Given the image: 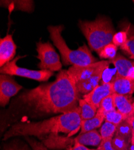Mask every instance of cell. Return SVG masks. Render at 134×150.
Listing matches in <instances>:
<instances>
[{
	"label": "cell",
	"instance_id": "cell-1",
	"mask_svg": "<svg viewBox=\"0 0 134 150\" xmlns=\"http://www.w3.org/2000/svg\"><path fill=\"white\" fill-rule=\"evenodd\" d=\"M79 93L67 70H61L56 79L23 91L12 100L1 115V133L18 122L63 114L79 106Z\"/></svg>",
	"mask_w": 134,
	"mask_h": 150
},
{
	"label": "cell",
	"instance_id": "cell-2",
	"mask_svg": "<svg viewBox=\"0 0 134 150\" xmlns=\"http://www.w3.org/2000/svg\"><path fill=\"white\" fill-rule=\"evenodd\" d=\"M80 108L39 122H18L4 134L3 141L15 136L38 137L40 139L53 133L67 134L70 137L80 129Z\"/></svg>",
	"mask_w": 134,
	"mask_h": 150
},
{
	"label": "cell",
	"instance_id": "cell-3",
	"mask_svg": "<svg viewBox=\"0 0 134 150\" xmlns=\"http://www.w3.org/2000/svg\"><path fill=\"white\" fill-rule=\"evenodd\" d=\"M63 30V25H50L48 27L51 39L62 55L63 64L72 66H86L97 62V59L92 55L86 45L76 50L70 49L62 35Z\"/></svg>",
	"mask_w": 134,
	"mask_h": 150
},
{
	"label": "cell",
	"instance_id": "cell-4",
	"mask_svg": "<svg viewBox=\"0 0 134 150\" xmlns=\"http://www.w3.org/2000/svg\"><path fill=\"white\" fill-rule=\"evenodd\" d=\"M79 27L91 49L97 53L113 43L115 30L111 19L106 16H98L93 21H79Z\"/></svg>",
	"mask_w": 134,
	"mask_h": 150
},
{
	"label": "cell",
	"instance_id": "cell-5",
	"mask_svg": "<svg viewBox=\"0 0 134 150\" xmlns=\"http://www.w3.org/2000/svg\"><path fill=\"white\" fill-rule=\"evenodd\" d=\"M23 57L22 56H17L13 60L1 67L0 73L1 74H8L10 76H18L27 78L40 82L47 81L53 76L54 73L50 70H33L18 66L16 65L17 61L20 58Z\"/></svg>",
	"mask_w": 134,
	"mask_h": 150
},
{
	"label": "cell",
	"instance_id": "cell-6",
	"mask_svg": "<svg viewBox=\"0 0 134 150\" xmlns=\"http://www.w3.org/2000/svg\"><path fill=\"white\" fill-rule=\"evenodd\" d=\"M37 58L40 59L38 67L41 70H50L52 72L60 71L62 68L60 57L53 46L50 42H39L36 44Z\"/></svg>",
	"mask_w": 134,
	"mask_h": 150
},
{
	"label": "cell",
	"instance_id": "cell-7",
	"mask_svg": "<svg viewBox=\"0 0 134 150\" xmlns=\"http://www.w3.org/2000/svg\"><path fill=\"white\" fill-rule=\"evenodd\" d=\"M111 63V61L103 60L86 66H72L67 71L77 83L90 79L102 69L108 68Z\"/></svg>",
	"mask_w": 134,
	"mask_h": 150
},
{
	"label": "cell",
	"instance_id": "cell-8",
	"mask_svg": "<svg viewBox=\"0 0 134 150\" xmlns=\"http://www.w3.org/2000/svg\"><path fill=\"white\" fill-rule=\"evenodd\" d=\"M22 86L18 83L10 75L1 74L0 76V105L5 107L10 101V98L16 95Z\"/></svg>",
	"mask_w": 134,
	"mask_h": 150
},
{
	"label": "cell",
	"instance_id": "cell-9",
	"mask_svg": "<svg viewBox=\"0 0 134 150\" xmlns=\"http://www.w3.org/2000/svg\"><path fill=\"white\" fill-rule=\"evenodd\" d=\"M113 94H114V91L112 83H102L97 85L90 93L84 95L83 99L98 109L103 100Z\"/></svg>",
	"mask_w": 134,
	"mask_h": 150
},
{
	"label": "cell",
	"instance_id": "cell-10",
	"mask_svg": "<svg viewBox=\"0 0 134 150\" xmlns=\"http://www.w3.org/2000/svg\"><path fill=\"white\" fill-rule=\"evenodd\" d=\"M41 142L48 148L52 150L67 149L75 144V139L69 136L53 133L40 139Z\"/></svg>",
	"mask_w": 134,
	"mask_h": 150
},
{
	"label": "cell",
	"instance_id": "cell-11",
	"mask_svg": "<svg viewBox=\"0 0 134 150\" xmlns=\"http://www.w3.org/2000/svg\"><path fill=\"white\" fill-rule=\"evenodd\" d=\"M16 51V45L11 34H7L0 39V67H2L14 59Z\"/></svg>",
	"mask_w": 134,
	"mask_h": 150
},
{
	"label": "cell",
	"instance_id": "cell-12",
	"mask_svg": "<svg viewBox=\"0 0 134 150\" xmlns=\"http://www.w3.org/2000/svg\"><path fill=\"white\" fill-rule=\"evenodd\" d=\"M111 62L116 69V76L134 78V61L127 59L121 54H118L111 61Z\"/></svg>",
	"mask_w": 134,
	"mask_h": 150
},
{
	"label": "cell",
	"instance_id": "cell-13",
	"mask_svg": "<svg viewBox=\"0 0 134 150\" xmlns=\"http://www.w3.org/2000/svg\"><path fill=\"white\" fill-rule=\"evenodd\" d=\"M111 83L115 94L131 95L134 93V78L130 79L116 76Z\"/></svg>",
	"mask_w": 134,
	"mask_h": 150
},
{
	"label": "cell",
	"instance_id": "cell-14",
	"mask_svg": "<svg viewBox=\"0 0 134 150\" xmlns=\"http://www.w3.org/2000/svg\"><path fill=\"white\" fill-rule=\"evenodd\" d=\"M114 100L116 109L127 118L134 115L133 102L129 95L114 94Z\"/></svg>",
	"mask_w": 134,
	"mask_h": 150
},
{
	"label": "cell",
	"instance_id": "cell-15",
	"mask_svg": "<svg viewBox=\"0 0 134 150\" xmlns=\"http://www.w3.org/2000/svg\"><path fill=\"white\" fill-rule=\"evenodd\" d=\"M75 141L85 146H93L98 147L102 142L101 134L96 130L80 133L75 138Z\"/></svg>",
	"mask_w": 134,
	"mask_h": 150
},
{
	"label": "cell",
	"instance_id": "cell-16",
	"mask_svg": "<svg viewBox=\"0 0 134 150\" xmlns=\"http://www.w3.org/2000/svg\"><path fill=\"white\" fill-rule=\"evenodd\" d=\"M105 119V115L102 112L97 109V113L93 118L86 120H81L80 124V133L94 130L101 127Z\"/></svg>",
	"mask_w": 134,
	"mask_h": 150
},
{
	"label": "cell",
	"instance_id": "cell-17",
	"mask_svg": "<svg viewBox=\"0 0 134 150\" xmlns=\"http://www.w3.org/2000/svg\"><path fill=\"white\" fill-rule=\"evenodd\" d=\"M79 107L80 108V116L81 120H86L93 118L97 109L89 103L84 99L79 100Z\"/></svg>",
	"mask_w": 134,
	"mask_h": 150
},
{
	"label": "cell",
	"instance_id": "cell-18",
	"mask_svg": "<svg viewBox=\"0 0 134 150\" xmlns=\"http://www.w3.org/2000/svg\"><path fill=\"white\" fill-rule=\"evenodd\" d=\"M117 130V126L114 124L105 121L100 129V134L102 141L112 139Z\"/></svg>",
	"mask_w": 134,
	"mask_h": 150
},
{
	"label": "cell",
	"instance_id": "cell-19",
	"mask_svg": "<svg viewBox=\"0 0 134 150\" xmlns=\"http://www.w3.org/2000/svg\"><path fill=\"white\" fill-rule=\"evenodd\" d=\"M115 135L124 137L125 139L131 142L132 127L130 124L126 120L120 122L117 126V130Z\"/></svg>",
	"mask_w": 134,
	"mask_h": 150
},
{
	"label": "cell",
	"instance_id": "cell-20",
	"mask_svg": "<svg viewBox=\"0 0 134 150\" xmlns=\"http://www.w3.org/2000/svg\"><path fill=\"white\" fill-rule=\"evenodd\" d=\"M117 46L111 43L103 47L97 54L101 58L107 59H109V61H111L116 58L117 55Z\"/></svg>",
	"mask_w": 134,
	"mask_h": 150
},
{
	"label": "cell",
	"instance_id": "cell-21",
	"mask_svg": "<svg viewBox=\"0 0 134 150\" xmlns=\"http://www.w3.org/2000/svg\"><path fill=\"white\" fill-rule=\"evenodd\" d=\"M114 94L105 97L102 101L98 109V110L102 112L105 115L108 112H110L116 109L114 100Z\"/></svg>",
	"mask_w": 134,
	"mask_h": 150
},
{
	"label": "cell",
	"instance_id": "cell-22",
	"mask_svg": "<svg viewBox=\"0 0 134 150\" xmlns=\"http://www.w3.org/2000/svg\"><path fill=\"white\" fill-rule=\"evenodd\" d=\"M113 147L116 150H129L131 142L120 136L114 135L111 141Z\"/></svg>",
	"mask_w": 134,
	"mask_h": 150
},
{
	"label": "cell",
	"instance_id": "cell-23",
	"mask_svg": "<svg viewBox=\"0 0 134 150\" xmlns=\"http://www.w3.org/2000/svg\"><path fill=\"white\" fill-rule=\"evenodd\" d=\"M127 118L120 112L118 110L115 109L110 112H108L105 115V121L114 124L117 126L123 121L126 120Z\"/></svg>",
	"mask_w": 134,
	"mask_h": 150
},
{
	"label": "cell",
	"instance_id": "cell-24",
	"mask_svg": "<svg viewBox=\"0 0 134 150\" xmlns=\"http://www.w3.org/2000/svg\"><path fill=\"white\" fill-rule=\"evenodd\" d=\"M128 40L126 31H120L115 33L113 38V43L116 46H121Z\"/></svg>",
	"mask_w": 134,
	"mask_h": 150
},
{
	"label": "cell",
	"instance_id": "cell-25",
	"mask_svg": "<svg viewBox=\"0 0 134 150\" xmlns=\"http://www.w3.org/2000/svg\"><path fill=\"white\" fill-rule=\"evenodd\" d=\"M120 48L129 55L131 59H134V42L130 37L123 45L120 46Z\"/></svg>",
	"mask_w": 134,
	"mask_h": 150
},
{
	"label": "cell",
	"instance_id": "cell-26",
	"mask_svg": "<svg viewBox=\"0 0 134 150\" xmlns=\"http://www.w3.org/2000/svg\"><path fill=\"white\" fill-rule=\"evenodd\" d=\"M26 139L31 146L33 150H48V148L40 142H38L33 139L30 138L28 136H26ZM73 146L66 150H72Z\"/></svg>",
	"mask_w": 134,
	"mask_h": 150
},
{
	"label": "cell",
	"instance_id": "cell-27",
	"mask_svg": "<svg viewBox=\"0 0 134 150\" xmlns=\"http://www.w3.org/2000/svg\"><path fill=\"white\" fill-rule=\"evenodd\" d=\"M112 139L102 141L101 144L97 148L101 149V150H116L112 146V144H111Z\"/></svg>",
	"mask_w": 134,
	"mask_h": 150
},
{
	"label": "cell",
	"instance_id": "cell-28",
	"mask_svg": "<svg viewBox=\"0 0 134 150\" xmlns=\"http://www.w3.org/2000/svg\"><path fill=\"white\" fill-rule=\"evenodd\" d=\"M126 120L129 122L132 127V139H131V146H134V115L128 118Z\"/></svg>",
	"mask_w": 134,
	"mask_h": 150
},
{
	"label": "cell",
	"instance_id": "cell-29",
	"mask_svg": "<svg viewBox=\"0 0 134 150\" xmlns=\"http://www.w3.org/2000/svg\"><path fill=\"white\" fill-rule=\"evenodd\" d=\"M4 150H30L28 147L26 145H10L9 146H7Z\"/></svg>",
	"mask_w": 134,
	"mask_h": 150
},
{
	"label": "cell",
	"instance_id": "cell-30",
	"mask_svg": "<svg viewBox=\"0 0 134 150\" xmlns=\"http://www.w3.org/2000/svg\"><path fill=\"white\" fill-rule=\"evenodd\" d=\"M72 150H95L94 149H90L86 146L83 145L79 142L75 141V144L74 145V146H73Z\"/></svg>",
	"mask_w": 134,
	"mask_h": 150
},
{
	"label": "cell",
	"instance_id": "cell-31",
	"mask_svg": "<svg viewBox=\"0 0 134 150\" xmlns=\"http://www.w3.org/2000/svg\"><path fill=\"white\" fill-rule=\"evenodd\" d=\"M130 38H131V39L133 40V41L134 42V35H132V36H131V37H130Z\"/></svg>",
	"mask_w": 134,
	"mask_h": 150
},
{
	"label": "cell",
	"instance_id": "cell-32",
	"mask_svg": "<svg viewBox=\"0 0 134 150\" xmlns=\"http://www.w3.org/2000/svg\"><path fill=\"white\" fill-rule=\"evenodd\" d=\"M95 150H101V149H99V148H97V149H96Z\"/></svg>",
	"mask_w": 134,
	"mask_h": 150
},
{
	"label": "cell",
	"instance_id": "cell-33",
	"mask_svg": "<svg viewBox=\"0 0 134 150\" xmlns=\"http://www.w3.org/2000/svg\"><path fill=\"white\" fill-rule=\"evenodd\" d=\"M133 108H134V100L133 102Z\"/></svg>",
	"mask_w": 134,
	"mask_h": 150
},
{
	"label": "cell",
	"instance_id": "cell-34",
	"mask_svg": "<svg viewBox=\"0 0 134 150\" xmlns=\"http://www.w3.org/2000/svg\"><path fill=\"white\" fill-rule=\"evenodd\" d=\"M132 148H133V149H132V150H134V146H133Z\"/></svg>",
	"mask_w": 134,
	"mask_h": 150
}]
</instances>
